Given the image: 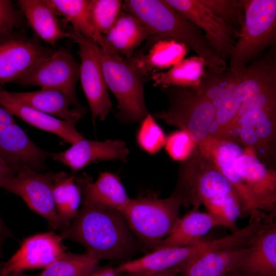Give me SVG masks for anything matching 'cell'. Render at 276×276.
Listing matches in <instances>:
<instances>
[{"label": "cell", "mask_w": 276, "mask_h": 276, "mask_svg": "<svg viewBox=\"0 0 276 276\" xmlns=\"http://www.w3.org/2000/svg\"><path fill=\"white\" fill-rule=\"evenodd\" d=\"M59 235L81 244L99 260L124 262L144 251L121 212L83 202Z\"/></svg>", "instance_id": "cell-1"}, {"label": "cell", "mask_w": 276, "mask_h": 276, "mask_svg": "<svg viewBox=\"0 0 276 276\" xmlns=\"http://www.w3.org/2000/svg\"><path fill=\"white\" fill-rule=\"evenodd\" d=\"M122 10L137 18L154 38L173 40L185 44L202 58L206 68L221 73L225 60L212 46L202 31L186 19L165 0H126Z\"/></svg>", "instance_id": "cell-2"}, {"label": "cell", "mask_w": 276, "mask_h": 276, "mask_svg": "<svg viewBox=\"0 0 276 276\" xmlns=\"http://www.w3.org/2000/svg\"><path fill=\"white\" fill-rule=\"evenodd\" d=\"M244 20L229 56V68L241 73L276 39V1L239 0Z\"/></svg>", "instance_id": "cell-3"}, {"label": "cell", "mask_w": 276, "mask_h": 276, "mask_svg": "<svg viewBox=\"0 0 276 276\" xmlns=\"http://www.w3.org/2000/svg\"><path fill=\"white\" fill-rule=\"evenodd\" d=\"M97 51L107 87L117 101V116L125 123L141 121L149 113L144 100V79L120 54Z\"/></svg>", "instance_id": "cell-4"}, {"label": "cell", "mask_w": 276, "mask_h": 276, "mask_svg": "<svg viewBox=\"0 0 276 276\" xmlns=\"http://www.w3.org/2000/svg\"><path fill=\"white\" fill-rule=\"evenodd\" d=\"M181 206L172 194L167 198L131 199L122 214L144 251H150L172 231Z\"/></svg>", "instance_id": "cell-5"}, {"label": "cell", "mask_w": 276, "mask_h": 276, "mask_svg": "<svg viewBox=\"0 0 276 276\" xmlns=\"http://www.w3.org/2000/svg\"><path fill=\"white\" fill-rule=\"evenodd\" d=\"M171 194L179 200L181 205L197 209L216 197L229 194L238 196L229 181L197 147L189 158L182 162L177 184Z\"/></svg>", "instance_id": "cell-6"}, {"label": "cell", "mask_w": 276, "mask_h": 276, "mask_svg": "<svg viewBox=\"0 0 276 276\" xmlns=\"http://www.w3.org/2000/svg\"><path fill=\"white\" fill-rule=\"evenodd\" d=\"M167 96V109L154 114L168 125L189 133L197 146L208 138L216 108L195 89L179 86L160 87Z\"/></svg>", "instance_id": "cell-7"}, {"label": "cell", "mask_w": 276, "mask_h": 276, "mask_svg": "<svg viewBox=\"0 0 276 276\" xmlns=\"http://www.w3.org/2000/svg\"><path fill=\"white\" fill-rule=\"evenodd\" d=\"M79 75L80 64L68 52L59 50L14 82L23 86H38L60 91L68 97L75 108L85 109L79 102L76 93Z\"/></svg>", "instance_id": "cell-8"}, {"label": "cell", "mask_w": 276, "mask_h": 276, "mask_svg": "<svg viewBox=\"0 0 276 276\" xmlns=\"http://www.w3.org/2000/svg\"><path fill=\"white\" fill-rule=\"evenodd\" d=\"M197 147L232 185L241 202V217H249L250 219L273 220L260 210L246 182L234 169V161L244 150L238 142L227 139L208 137Z\"/></svg>", "instance_id": "cell-9"}, {"label": "cell", "mask_w": 276, "mask_h": 276, "mask_svg": "<svg viewBox=\"0 0 276 276\" xmlns=\"http://www.w3.org/2000/svg\"><path fill=\"white\" fill-rule=\"evenodd\" d=\"M70 38L78 45L81 58L79 80L88 103L93 122L104 120L112 107L97 51V43L73 28Z\"/></svg>", "instance_id": "cell-10"}, {"label": "cell", "mask_w": 276, "mask_h": 276, "mask_svg": "<svg viewBox=\"0 0 276 276\" xmlns=\"http://www.w3.org/2000/svg\"><path fill=\"white\" fill-rule=\"evenodd\" d=\"M13 116L0 105L1 156L16 174L25 170L41 172L50 153L36 145Z\"/></svg>", "instance_id": "cell-11"}, {"label": "cell", "mask_w": 276, "mask_h": 276, "mask_svg": "<svg viewBox=\"0 0 276 276\" xmlns=\"http://www.w3.org/2000/svg\"><path fill=\"white\" fill-rule=\"evenodd\" d=\"M55 173L25 170L17 173L1 188L20 197L32 211L44 218L51 228L63 226L57 212L53 193Z\"/></svg>", "instance_id": "cell-12"}, {"label": "cell", "mask_w": 276, "mask_h": 276, "mask_svg": "<svg viewBox=\"0 0 276 276\" xmlns=\"http://www.w3.org/2000/svg\"><path fill=\"white\" fill-rule=\"evenodd\" d=\"M54 51L36 35L29 37L15 31L0 36V86L14 82Z\"/></svg>", "instance_id": "cell-13"}, {"label": "cell", "mask_w": 276, "mask_h": 276, "mask_svg": "<svg viewBox=\"0 0 276 276\" xmlns=\"http://www.w3.org/2000/svg\"><path fill=\"white\" fill-rule=\"evenodd\" d=\"M248 241L244 229L215 240L213 246L178 266L182 276H228L239 250Z\"/></svg>", "instance_id": "cell-14"}, {"label": "cell", "mask_w": 276, "mask_h": 276, "mask_svg": "<svg viewBox=\"0 0 276 276\" xmlns=\"http://www.w3.org/2000/svg\"><path fill=\"white\" fill-rule=\"evenodd\" d=\"M236 134L238 138L236 141L252 150L259 159L268 163L273 161L276 151V106L242 115L228 139L232 140Z\"/></svg>", "instance_id": "cell-15"}, {"label": "cell", "mask_w": 276, "mask_h": 276, "mask_svg": "<svg viewBox=\"0 0 276 276\" xmlns=\"http://www.w3.org/2000/svg\"><path fill=\"white\" fill-rule=\"evenodd\" d=\"M63 240L54 231L28 237L19 249L4 262L1 276H19L25 270L44 269L66 251Z\"/></svg>", "instance_id": "cell-16"}, {"label": "cell", "mask_w": 276, "mask_h": 276, "mask_svg": "<svg viewBox=\"0 0 276 276\" xmlns=\"http://www.w3.org/2000/svg\"><path fill=\"white\" fill-rule=\"evenodd\" d=\"M234 167L242 177L256 199L260 210L274 219L276 213V172L267 168L249 148L234 162Z\"/></svg>", "instance_id": "cell-17"}, {"label": "cell", "mask_w": 276, "mask_h": 276, "mask_svg": "<svg viewBox=\"0 0 276 276\" xmlns=\"http://www.w3.org/2000/svg\"><path fill=\"white\" fill-rule=\"evenodd\" d=\"M177 12L204 32L212 46L225 60L233 50L235 40L227 26L200 0H165Z\"/></svg>", "instance_id": "cell-18"}, {"label": "cell", "mask_w": 276, "mask_h": 276, "mask_svg": "<svg viewBox=\"0 0 276 276\" xmlns=\"http://www.w3.org/2000/svg\"><path fill=\"white\" fill-rule=\"evenodd\" d=\"M214 242V240H205L194 246L156 247L141 258L121 263L114 269L117 273L134 275L154 274L182 264L213 246Z\"/></svg>", "instance_id": "cell-19"}, {"label": "cell", "mask_w": 276, "mask_h": 276, "mask_svg": "<svg viewBox=\"0 0 276 276\" xmlns=\"http://www.w3.org/2000/svg\"><path fill=\"white\" fill-rule=\"evenodd\" d=\"M231 272L241 276H276V224L274 221L250 245L239 250Z\"/></svg>", "instance_id": "cell-20"}, {"label": "cell", "mask_w": 276, "mask_h": 276, "mask_svg": "<svg viewBox=\"0 0 276 276\" xmlns=\"http://www.w3.org/2000/svg\"><path fill=\"white\" fill-rule=\"evenodd\" d=\"M129 153L126 143L121 140L98 141L82 139L67 150L50 153L52 158L76 172L90 163L103 160L119 159L125 162Z\"/></svg>", "instance_id": "cell-21"}, {"label": "cell", "mask_w": 276, "mask_h": 276, "mask_svg": "<svg viewBox=\"0 0 276 276\" xmlns=\"http://www.w3.org/2000/svg\"><path fill=\"white\" fill-rule=\"evenodd\" d=\"M0 105L28 124L52 133L72 145L83 138L76 128L78 120H64L15 101L0 86Z\"/></svg>", "instance_id": "cell-22"}, {"label": "cell", "mask_w": 276, "mask_h": 276, "mask_svg": "<svg viewBox=\"0 0 276 276\" xmlns=\"http://www.w3.org/2000/svg\"><path fill=\"white\" fill-rule=\"evenodd\" d=\"M75 181L84 196L83 202L117 210L122 213L130 198L120 178L113 173H101L97 180L86 173L75 176Z\"/></svg>", "instance_id": "cell-23"}, {"label": "cell", "mask_w": 276, "mask_h": 276, "mask_svg": "<svg viewBox=\"0 0 276 276\" xmlns=\"http://www.w3.org/2000/svg\"><path fill=\"white\" fill-rule=\"evenodd\" d=\"M150 46L146 52H140L127 59L142 77L170 68L185 58L189 49L173 40L150 37Z\"/></svg>", "instance_id": "cell-24"}, {"label": "cell", "mask_w": 276, "mask_h": 276, "mask_svg": "<svg viewBox=\"0 0 276 276\" xmlns=\"http://www.w3.org/2000/svg\"><path fill=\"white\" fill-rule=\"evenodd\" d=\"M17 3L28 25L46 43L55 48L59 40L70 37L69 32L61 28L47 0H18Z\"/></svg>", "instance_id": "cell-25"}, {"label": "cell", "mask_w": 276, "mask_h": 276, "mask_svg": "<svg viewBox=\"0 0 276 276\" xmlns=\"http://www.w3.org/2000/svg\"><path fill=\"white\" fill-rule=\"evenodd\" d=\"M215 226H219L218 223L209 213L193 208L179 217L170 234L156 247H180L197 245L205 240L204 237Z\"/></svg>", "instance_id": "cell-26"}, {"label": "cell", "mask_w": 276, "mask_h": 276, "mask_svg": "<svg viewBox=\"0 0 276 276\" xmlns=\"http://www.w3.org/2000/svg\"><path fill=\"white\" fill-rule=\"evenodd\" d=\"M151 36V32L137 18L122 9L104 37L113 52L129 59L136 49Z\"/></svg>", "instance_id": "cell-27"}, {"label": "cell", "mask_w": 276, "mask_h": 276, "mask_svg": "<svg viewBox=\"0 0 276 276\" xmlns=\"http://www.w3.org/2000/svg\"><path fill=\"white\" fill-rule=\"evenodd\" d=\"M8 93L19 103L61 120L79 121L85 113V109H71L70 99L57 90L41 88L34 91Z\"/></svg>", "instance_id": "cell-28"}, {"label": "cell", "mask_w": 276, "mask_h": 276, "mask_svg": "<svg viewBox=\"0 0 276 276\" xmlns=\"http://www.w3.org/2000/svg\"><path fill=\"white\" fill-rule=\"evenodd\" d=\"M57 15L70 22L73 29L93 40L103 50L113 52L94 24L90 12V0H47Z\"/></svg>", "instance_id": "cell-29"}, {"label": "cell", "mask_w": 276, "mask_h": 276, "mask_svg": "<svg viewBox=\"0 0 276 276\" xmlns=\"http://www.w3.org/2000/svg\"><path fill=\"white\" fill-rule=\"evenodd\" d=\"M203 59L198 56L184 58L167 71L151 74L154 86L189 87L199 91L206 68Z\"/></svg>", "instance_id": "cell-30"}, {"label": "cell", "mask_w": 276, "mask_h": 276, "mask_svg": "<svg viewBox=\"0 0 276 276\" xmlns=\"http://www.w3.org/2000/svg\"><path fill=\"white\" fill-rule=\"evenodd\" d=\"M75 177L64 172L55 174L53 196L63 229L70 224L76 215L81 200L82 193L75 182Z\"/></svg>", "instance_id": "cell-31"}, {"label": "cell", "mask_w": 276, "mask_h": 276, "mask_svg": "<svg viewBox=\"0 0 276 276\" xmlns=\"http://www.w3.org/2000/svg\"><path fill=\"white\" fill-rule=\"evenodd\" d=\"M241 79V72L226 68L221 73H216L206 68L197 93L216 108L232 95Z\"/></svg>", "instance_id": "cell-32"}, {"label": "cell", "mask_w": 276, "mask_h": 276, "mask_svg": "<svg viewBox=\"0 0 276 276\" xmlns=\"http://www.w3.org/2000/svg\"><path fill=\"white\" fill-rule=\"evenodd\" d=\"M99 260L89 255L65 252L34 276H87Z\"/></svg>", "instance_id": "cell-33"}, {"label": "cell", "mask_w": 276, "mask_h": 276, "mask_svg": "<svg viewBox=\"0 0 276 276\" xmlns=\"http://www.w3.org/2000/svg\"><path fill=\"white\" fill-rule=\"evenodd\" d=\"M207 212L212 215L219 226L237 231V220L241 217L242 207L237 195L229 194L215 197L203 204Z\"/></svg>", "instance_id": "cell-34"}, {"label": "cell", "mask_w": 276, "mask_h": 276, "mask_svg": "<svg viewBox=\"0 0 276 276\" xmlns=\"http://www.w3.org/2000/svg\"><path fill=\"white\" fill-rule=\"evenodd\" d=\"M228 28L236 40L242 27L244 11L239 0H200Z\"/></svg>", "instance_id": "cell-35"}, {"label": "cell", "mask_w": 276, "mask_h": 276, "mask_svg": "<svg viewBox=\"0 0 276 276\" xmlns=\"http://www.w3.org/2000/svg\"><path fill=\"white\" fill-rule=\"evenodd\" d=\"M166 136L154 120L148 113L141 121L136 134V142L141 149L150 154L158 152L165 145Z\"/></svg>", "instance_id": "cell-36"}, {"label": "cell", "mask_w": 276, "mask_h": 276, "mask_svg": "<svg viewBox=\"0 0 276 276\" xmlns=\"http://www.w3.org/2000/svg\"><path fill=\"white\" fill-rule=\"evenodd\" d=\"M120 0H90V12L95 26L102 35L107 34L122 9Z\"/></svg>", "instance_id": "cell-37"}, {"label": "cell", "mask_w": 276, "mask_h": 276, "mask_svg": "<svg viewBox=\"0 0 276 276\" xmlns=\"http://www.w3.org/2000/svg\"><path fill=\"white\" fill-rule=\"evenodd\" d=\"M164 146L172 159L182 162L189 158L197 146L189 133L182 130L167 136Z\"/></svg>", "instance_id": "cell-38"}, {"label": "cell", "mask_w": 276, "mask_h": 276, "mask_svg": "<svg viewBox=\"0 0 276 276\" xmlns=\"http://www.w3.org/2000/svg\"><path fill=\"white\" fill-rule=\"evenodd\" d=\"M24 17L20 11L9 0H0V36L21 30Z\"/></svg>", "instance_id": "cell-39"}, {"label": "cell", "mask_w": 276, "mask_h": 276, "mask_svg": "<svg viewBox=\"0 0 276 276\" xmlns=\"http://www.w3.org/2000/svg\"><path fill=\"white\" fill-rule=\"evenodd\" d=\"M273 106H276V83L271 85L242 103L238 111L235 125L238 120L244 114L251 110Z\"/></svg>", "instance_id": "cell-40"}, {"label": "cell", "mask_w": 276, "mask_h": 276, "mask_svg": "<svg viewBox=\"0 0 276 276\" xmlns=\"http://www.w3.org/2000/svg\"><path fill=\"white\" fill-rule=\"evenodd\" d=\"M16 174L0 155V187L6 180ZM4 224V222L0 216V225Z\"/></svg>", "instance_id": "cell-41"}, {"label": "cell", "mask_w": 276, "mask_h": 276, "mask_svg": "<svg viewBox=\"0 0 276 276\" xmlns=\"http://www.w3.org/2000/svg\"><path fill=\"white\" fill-rule=\"evenodd\" d=\"M87 276H119L115 269L110 265L97 266Z\"/></svg>", "instance_id": "cell-42"}, {"label": "cell", "mask_w": 276, "mask_h": 276, "mask_svg": "<svg viewBox=\"0 0 276 276\" xmlns=\"http://www.w3.org/2000/svg\"><path fill=\"white\" fill-rule=\"evenodd\" d=\"M119 276H178L180 274L178 266L160 272L148 275H134L125 273H118Z\"/></svg>", "instance_id": "cell-43"}, {"label": "cell", "mask_w": 276, "mask_h": 276, "mask_svg": "<svg viewBox=\"0 0 276 276\" xmlns=\"http://www.w3.org/2000/svg\"><path fill=\"white\" fill-rule=\"evenodd\" d=\"M13 235L11 230L6 231L0 228V276L4 262L1 259L3 257V245L6 239L12 237Z\"/></svg>", "instance_id": "cell-44"}, {"label": "cell", "mask_w": 276, "mask_h": 276, "mask_svg": "<svg viewBox=\"0 0 276 276\" xmlns=\"http://www.w3.org/2000/svg\"><path fill=\"white\" fill-rule=\"evenodd\" d=\"M229 276H241V275L236 273V272H231Z\"/></svg>", "instance_id": "cell-45"}]
</instances>
